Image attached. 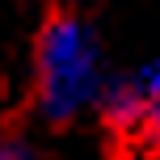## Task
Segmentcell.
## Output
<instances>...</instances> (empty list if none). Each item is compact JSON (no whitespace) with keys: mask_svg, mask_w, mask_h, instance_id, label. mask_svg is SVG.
<instances>
[{"mask_svg":"<svg viewBox=\"0 0 160 160\" xmlns=\"http://www.w3.org/2000/svg\"><path fill=\"white\" fill-rule=\"evenodd\" d=\"M105 88L101 47L88 21L72 13H55L38 30L34 42V101L38 114L55 127L80 118L88 105H97Z\"/></svg>","mask_w":160,"mask_h":160,"instance_id":"cell-1","label":"cell"},{"mask_svg":"<svg viewBox=\"0 0 160 160\" xmlns=\"http://www.w3.org/2000/svg\"><path fill=\"white\" fill-rule=\"evenodd\" d=\"M97 110H101V118L110 122L114 131H143L148 127V114H152V97L139 88L135 76L105 80L101 97H97Z\"/></svg>","mask_w":160,"mask_h":160,"instance_id":"cell-2","label":"cell"},{"mask_svg":"<svg viewBox=\"0 0 160 160\" xmlns=\"http://www.w3.org/2000/svg\"><path fill=\"white\" fill-rule=\"evenodd\" d=\"M0 160H30V143L17 135H0Z\"/></svg>","mask_w":160,"mask_h":160,"instance_id":"cell-3","label":"cell"}]
</instances>
